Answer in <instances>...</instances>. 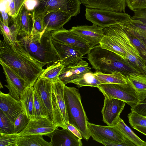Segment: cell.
<instances>
[{"label":"cell","instance_id":"obj_12","mask_svg":"<svg viewBox=\"0 0 146 146\" xmlns=\"http://www.w3.org/2000/svg\"><path fill=\"white\" fill-rule=\"evenodd\" d=\"M5 75L9 93L13 98L20 101L22 96L27 88L25 81L10 67L0 61Z\"/></svg>","mask_w":146,"mask_h":146},{"label":"cell","instance_id":"obj_39","mask_svg":"<svg viewBox=\"0 0 146 146\" xmlns=\"http://www.w3.org/2000/svg\"><path fill=\"white\" fill-rule=\"evenodd\" d=\"M45 29L42 16L34 18L33 28L31 35L42 33Z\"/></svg>","mask_w":146,"mask_h":146},{"label":"cell","instance_id":"obj_5","mask_svg":"<svg viewBox=\"0 0 146 146\" xmlns=\"http://www.w3.org/2000/svg\"><path fill=\"white\" fill-rule=\"evenodd\" d=\"M64 97L68 123L78 130L84 139L88 140L90 137L88 129V119L78 89L65 85Z\"/></svg>","mask_w":146,"mask_h":146},{"label":"cell","instance_id":"obj_44","mask_svg":"<svg viewBox=\"0 0 146 146\" xmlns=\"http://www.w3.org/2000/svg\"><path fill=\"white\" fill-rule=\"evenodd\" d=\"M133 12L134 15L131 19L140 20L146 24V8L137 9Z\"/></svg>","mask_w":146,"mask_h":146},{"label":"cell","instance_id":"obj_34","mask_svg":"<svg viewBox=\"0 0 146 146\" xmlns=\"http://www.w3.org/2000/svg\"><path fill=\"white\" fill-rule=\"evenodd\" d=\"M33 99L35 118H50L46 110L41 102L36 91L34 90Z\"/></svg>","mask_w":146,"mask_h":146},{"label":"cell","instance_id":"obj_26","mask_svg":"<svg viewBox=\"0 0 146 146\" xmlns=\"http://www.w3.org/2000/svg\"><path fill=\"white\" fill-rule=\"evenodd\" d=\"M34 91L33 86L26 88L20 100L30 120L36 119L33 99Z\"/></svg>","mask_w":146,"mask_h":146},{"label":"cell","instance_id":"obj_13","mask_svg":"<svg viewBox=\"0 0 146 146\" xmlns=\"http://www.w3.org/2000/svg\"><path fill=\"white\" fill-rule=\"evenodd\" d=\"M126 103L118 99L104 97L102 111L104 122L108 125H115Z\"/></svg>","mask_w":146,"mask_h":146},{"label":"cell","instance_id":"obj_27","mask_svg":"<svg viewBox=\"0 0 146 146\" xmlns=\"http://www.w3.org/2000/svg\"><path fill=\"white\" fill-rule=\"evenodd\" d=\"M124 137L135 146H146V142L138 137L119 117L115 124Z\"/></svg>","mask_w":146,"mask_h":146},{"label":"cell","instance_id":"obj_18","mask_svg":"<svg viewBox=\"0 0 146 146\" xmlns=\"http://www.w3.org/2000/svg\"><path fill=\"white\" fill-rule=\"evenodd\" d=\"M47 136L51 139L52 146H82L81 139L68 129H60L58 127Z\"/></svg>","mask_w":146,"mask_h":146},{"label":"cell","instance_id":"obj_46","mask_svg":"<svg viewBox=\"0 0 146 146\" xmlns=\"http://www.w3.org/2000/svg\"><path fill=\"white\" fill-rule=\"evenodd\" d=\"M66 125L67 128L78 137L81 139H82V137L81 133L76 127L69 123H67Z\"/></svg>","mask_w":146,"mask_h":146},{"label":"cell","instance_id":"obj_23","mask_svg":"<svg viewBox=\"0 0 146 146\" xmlns=\"http://www.w3.org/2000/svg\"><path fill=\"white\" fill-rule=\"evenodd\" d=\"M128 33L146 44V24L131 18L119 23Z\"/></svg>","mask_w":146,"mask_h":146},{"label":"cell","instance_id":"obj_10","mask_svg":"<svg viewBox=\"0 0 146 146\" xmlns=\"http://www.w3.org/2000/svg\"><path fill=\"white\" fill-rule=\"evenodd\" d=\"M98 88L104 97L123 101L131 108L135 106L139 102L135 91L128 83L124 84H102Z\"/></svg>","mask_w":146,"mask_h":146},{"label":"cell","instance_id":"obj_49","mask_svg":"<svg viewBox=\"0 0 146 146\" xmlns=\"http://www.w3.org/2000/svg\"><path fill=\"white\" fill-rule=\"evenodd\" d=\"M101 143L106 146H128L125 143H119L111 142L104 141L102 142Z\"/></svg>","mask_w":146,"mask_h":146},{"label":"cell","instance_id":"obj_4","mask_svg":"<svg viewBox=\"0 0 146 146\" xmlns=\"http://www.w3.org/2000/svg\"><path fill=\"white\" fill-rule=\"evenodd\" d=\"M105 35L115 39L125 50L127 61L137 73L146 75V56L133 44L126 31L119 23L103 29Z\"/></svg>","mask_w":146,"mask_h":146},{"label":"cell","instance_id":"obj_21","mask_svg":"<svg viewBox=\"0 0 146 146\" xmlns=\"http://www.w3.org/2000/svg\"><path fill=\"white\" fill-rule=\"evenodd\" d=\"M70 13L60 11L49 12L42 16L45 31H52L63 28L64 25L71 19Z\"/></svg>","mask_w":146,"mask_h":146},{"label":"cell","instance_id":"obj_33","mask_svg":"<svg viewBox=\"0 0 146 146\" xmlns=\"http://www.w3.org/2000/svg\"><path fill=\"white\" fill-rule=\"evenodd\" d=\"M0 133H14L13 123L1 110H0Z\"/></svg>","mask_w":146,"mask_h":146},{"label":"cell","instance_id":"obj_2","mask_svg":"<svg viewBox=\"0 0 146 146\" xmlns=\"http://www.w3.org/2000/svg\"><path fill=\"white\" fill-rule=\"evenodd\" d=\"M51 31L21 37L19 40L30 55L48 66L60 61L52 41Z\"/></svg>","mask_w":146,"mask_h":146},{"label":"cell","instance_id":"obj_30","mask_svg":"<svg viewBox=\"0 0 146 146\" xmlns=\"http://www.w3.org/2000/svg\"><path fill=\"white\" fill-rule=\"evenodd\" d=\"M42 135H33L19 137L17 146H52L50 142L45 141Z\"/></svg>","mask_w":146,"mask_h":146},{"label":"cell","instance_id":"obj_42","mask_svg":"<svg viewBox=\"0 0 146 146\" xmlns=\"http://www.w3.org/2000/svg\"><path fill=\"white\" fill-rule=\"evenodd\" d=\"M131 111L146 116V97L139 102L135 106L131 108Z\"/></svg>","mask_w":146,"mask_h":146},{"label":"cell","instance_id":"obj_52","mask_svg":"<svg viewBox=\"0 0 146 146\" xmlns=\"http://www.w3.org/2000/svg\"></svg>","mask_w":146,"mask_h":146},{"label":"cell","instance_id":"obj_25","mask_svg":"<svg viewBox=\"0 0 146 146\" xmlns=\"http://www.w3.org/2000/svg\"><path fill=\"white\" fill-rule=\"evenodd\" d=\"M21 28L18 35L23 37L31 35L33 28L34 17L32 11L28 10L25 4L20 11Z\"/></svg>","mask_w":146,"mask_h":146},{"label":"cell","instance_id":"obj_43","mask_svg":"<svg viewBox=\"0 0 146 146\" xmlns=\"http://www.w3.org/2000/svg\"><path fill=\"white\" fill-rule=\"evenodd\" d=\"M0 19L7 26L9 27L11 20L9 19V15L7 11L6 4L3 1H0Z\"/></svg>","mask_w":146,"mask_h":146},{"label":"cell","instance_id":"obj_20","mask_svg":"<svg viewBox=\"0 0 146 146\" xmlns=\"http://www.w3.org/2000/svg\"><path fill=\"white\" fill-rule=\"evenodd\" d=\"M91 69L88 63L82 59L75 65L64 67L58 78L65 85L72 83L85 73L90 71Z\"/></svg>","mask_w":146,"mask_h":146},{"label":"cell","instance_id":"obj_51","mask_svg":"<svg viewBox=\"0 0 146 146\" xmlns=\"http://www.w3.org/2000/svg\"><path fill=\"white\" fill-rule=\"evenodd\" d=\"M12 0H0V1H3L5 2L6 4H7L11 2Z\"/></svg>","mask_w":146,"mask_h":146},{"label":"cell","instance_id":"obj_16","mask_svg":"<svg viewBox=\"0 0 146 146\" xmlns=\"http://www.w3.org/2000/svg\"><path fill=\"white\" fill-rule=\"evenodd\" d=\"M52 41L60 63L64 67L75 65L82 59L83 55L76 48L52 38Z\"/></svg>","mask_w":146,"mask_h":146},{"label":"cell","instance_id":"obj_36","mask_svg":"<svg viewBox=\"0 0 146 146\" xmlns=\"http://www.w3.org/2000/svg\"><path fill=\"white\" fill-rule=\"evenodd\" d=\"M128 121L131 127L138 126L146 127V117L135 112L131 111L127 115Z\"/></svg>","mask_w":146,"mask_h":146},{"label":"cell","instance_id":"obj_50","mask_svg":"<svg viewBox=\"0 0 146 146\" xmlns=\"http://www.w3.org/2000/svg\"><path fill=\"white\" fill-rule=\"evenodd\" d=\"M132 127L146 136V127L134 126Z\"/></svg>","mask_w":146,"mask_h":146},{"label":"cell","instance_id":"obj_40","mask_svg":"<svg viewBox=\"0 0 146 146\" xmlns=\"http://www.w3.org/2000/svg\"><path fill=\"white\" fill-rule=\"evenodd\" d=\"M11 21L13 23L12 25L9 27V28L15 40L17 41L18 40L17 36L21 28L20 12L17 16Z\"/></svg>","mask_w":146,"mask_h":146},{"label":"cell","instance_id":"obj_37","mask_svg":"<svg viewBox=\"0 0 146 146\" xmlns=\"http://www.w3.org/2000/svg\"><path fill=\"white\" fill-rule=\"evenodd\" d=\"M18 137L17 133H0V146H17Z\"/></svg>","mask_w":146,"mask_h":146},{"label":"cell","instance_id":"obj_22","mask_svg":"<svg viewBox=\"0 0 146 146\" xmlns=\"http://www.w3.org/2000/svg\"><path fill=\"white\" fill-rule=\"evenodd\" d=\"M86 7L125 13L126 0H79Z\"/></svg>","mask_w":146,"mask_h":146},{"label":"cell","instance_id":"obj_28","mask_svg":"<svg viewBox=\"0 0 146 146\" xmlns=\"http://www.w3.org/2000/svg\"><path fill=\"white\" fill-rule=\"evenodd\" d=\"M94 74L101 84H124L128 83L126 76L120 72H115L110 74H105L95 71Z\"/></svg>","mask_w":146,"mask_h":146},{"label":"cell","instance_id":"obj_48","mask_svg":"<svg viewBox=\"0 0 146 146\" xmlns=\"http://www.w3.org/2000/svg\"><path fill=\"white\" fill-rule=\"evenodd\" d=\"M36 4L35 0H27L25 5L28 10L31 11L33 10Z\"/></svg>","mask_w":146,"mask_h":146},{"label":"cell","instance_id":"obj_3","mask_svg":"<svg viewBox=\"0 0 146 146\" xmlns=\"http://www.w3.org/2000/svg\"><path fill=\"white\" fill-rule=\"evenodd\" d=\"M86 58L96 72L105 74L119 72L124 75L127 73H138L127 61L99 45L92 48Z\"/></svg>","mask_w":146,"mask_h":146},{"label":"cell","instance_id":"obj_7","mask_svg":"<svg viewBox=\"0 0 146 146\" xmlns=\"http://www.w3.org/2000/svg\"><path fill=\"white\" fill-rule=\"evenodd\" d=\"M36 5L32 11L34 18L42 16L52 11H60L76 16L80 12L79 0H35Z\"/></svg>","mask_w":146,"mask_h":146},{"label":"cell","instance_id":"obj_6","mask_svg":"<svg viewBox=\"0 0 146 146\" xmlns=\"http://www.w3.org/2000/svg\"><path fill=\"white\" fill-rule=\"evenodd\" d=\"M65 85L58 78L52 80L51 100L52 122L58 127L67 129L68 123L64 97Z\"/></svg>","mask_w":146,"mask_h":146},{"label":"cell","instance_id":"obj_31","mask_svg":"<svg viewBox=\"0 0 146 146\" xmlns=\"http://www.w3.org/2000/svg\"><path fill=\"white\" fill-rule=\"evenodd\" d=\"M72 83L77 85L78 88L85 86L97 87L101 84L100 82L91 70L85 73L74 81Z\"/></svg>","mask_w":146,"mask_h":146},{"label":"cell","instance_id":"obj_8","mask_svg":"<svg viewBox=\"0 0 146 146\" xmlns=\"http://www.w3.org/2000/svg\"><path fill=\"white\" fill-rule=\"evenodd\" d=\"M86 19L93 24L103 28L117 23H120L129 19L131 16L124 12L107 10L86 8Z\"/></svg>","mask_w":146,"mask_h":146},{"label":"cell","instance_id":"obj_15","mask_svg":"<svg viewBox=\"0 0 146 146\" xmlns=\"http://www.w3.org/2000/svg\"><path fill=\"white\" fill-rule=\"evenodd\" d=\"M103 29L93 24L73 27L69 30L85 40L92 48L99 45L105 36Z\"/></svg>","mask_w":146,"mask_h":146},{"label":"cell","instance_id":"obj_1","mask_svg":"<svg viewBox=\"0 0 146 146\" xmlns=\"http://www.w3.org/2000/svg\"><path fill=\"white\" fill-rule=\"evenodd\" d=\"M0 61L21 78L27 88L33 86L44 70V65L30 55L19 40L14 45L0 40Z\"/></svg>","mask_w":146,"mask_h":146},{"label":"cell","instance_id":"obj_29","mask_svg":"<svg viewBox=\"0 0 146 146\" xmlns=\"http://www.w3.org/2000/svg\"><path fill=\"white\" fill-rule=\"evenodd\" d=\"M99 45L102 48L110 51L127 61L125 50L119 43L112 37L105 35Z\"/></svg>","mask_w":146,"mask_h":146},{"label":"cell","instance_id":"obj_45","mask_svg":"<svg viewBox=\"0 0 146 146\" xmlns=\"http://www.w3.org/2000/svg\"><path fill=\"white\" fill-rule=\"evenodd\" d=\"M7 12L11 17V20H12L17 15L16 13L15 4L14 0L7 4Z\"/></svg>","mask_w":146,"mask_h":146},{"label":"cell","instance_id":"obj_41","mask_svg":"<svg viewBox=\"0 0 146 146\" xmlns=\"http://www.w3.org/2000/svg\"><path fill=\"white\" fill-rule=\"evenodd\" d=\"M126 5L131 10L146 8V0H126Z\"/></svg>","mask_w":146,"mask_h":146},{"label":"cell","instance_id":"obj_19","mask_svg":"<svg viewBox=\"0 0 146 146\" xmlns=\"http://www.w3.org/2000/svg\"><path fill=\"white\" fill-rule=\"evenodd\" d=\"M0 108L14 123L22 112L25 110L21 101L12 97L9 94L0 92Z\"/></svg>","mask_w":146,"mask_h":146},{"label":"cell","instance_id":"obj_11","mask_svg":"<svg viewBox=\"0 0 146 146\" xmlns=\"http://www.w3.org/2000/svg\"><path fill=\"white\" fill-rule=\"evenodd\" d=\"M51 34L53 39L72 46L79 50L84 56L88 54L92 48L86 41L70 30L63 28L52 31Z\"/></svg>","mask_w":146,"mask_h":146},{"label":"cell","instance_id":"obj_17","mask_svg":"<svg viewBox=\"0 0 146 146\" xmlns=\"http://www.w3.org/2000/svg\"><path fill=\"white\" fill-rule=\"evenodd\" d=\"M52 80L39 77L34 84V89L37 94L52 121L51 100Z\"/></svg>","mask_w":146,"mask_h":146},{"label":"cell","instance_id":"obj_35","mask_svg":"<svg viewBox=\"0 0 146 146\" xmlns=\"http://www.w3.org/2000/svg\"><path fill=\"white\" fill-rule=\"evenodd\" d=\"M30 119L25 110L21 113L14 122V131L15 133H19L25 128Z\"/></svg>","mask_w":146,"mask_h":146},{"label":"cell","instance_id":"obj_32","mask_svg":"<svg viewBox=\"0 0 146 146\" xmlns=\"http://www.w3.org/2000/svg\"><path fill=\"white\" fill-rule=\"evenodd\" d=\"M64 67L61 63L60 61L54 63L51 65L47 66L39 77L46 78L50 80L58 78Z\"/></svg>","mask_w":146,"mask_h":146},{"label":"cell","instance_id":"obj_24","mask_svg":"<svg viewBox=\"0 0 146 146\" xmlns=\"http://www.w3.org/2000/svg\"><path fill=\"white\" fill-rule=\"evenodd\" d=\"M126 76L128 83L134 89L139 101L146 97V75L141 73H127Z\"/></svg>","mask_w":146,"mask_h":146},{"label":"cell","instance_id":"obj_14","mask_svg":"<svg viewBox=\"0 0 146 146\" xmlns=\"http://www.w3.org/2000/svg\"><path fill=\"white\" fill-rule=\"evenodd\" d=\"M58 127L50 118L36 119L30 120L24 129L18 135L19 137L33 135L47 136Z\"/></svg>","mask_w":146,"mask_h":146},{"label":"cell","instance_id":"obj_9","mask_svg":"<svg viewBox=\"0 0 146 146\" xmlns=\"http://www.w3.org/2000/svg\"><path fill=\"white\" fill-rule=\"evenodd\" d=\"M88 132L93 139L100 143L104 141L124 143L128 146H135L127 140L118 129L117 125H101L87 123Z\"/></svg>","mask_w":146,"mask_h":146},{"label":"cell","instance_id":"obj_38","mask_svg":"<svg viewBox=\"0 0 146 146\" xmlns=\"http://www.w3.org/2000/svg\"><path fill=\"white\" fill-rule=\"evenodd\" d=\"M0 21V29L4 40L6 43L9 45H15L17 41H15L13 37L9 27L6 25L1 19Z\"/></svg>","mask_w":146,"mask_h":146},{"label":"cell","instance_id":"obj_47","mask_svg":"<svg viewBox=\"0 0 146 146\" xmlns=\"http://www.w3.org/2000/svg\"><path fill=\"white\" fill-rule=\"evenodd\" d=\"M14 0L15 4L16 13L17 15L27 0Z\"/></svg>","mask_w":146,"mask_h":146}]
</instances>
